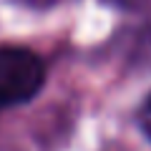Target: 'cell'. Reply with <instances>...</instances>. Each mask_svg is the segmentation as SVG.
I'll list each match as a JSON object with an SVG mask.
<instances>
[{
	"mask_svg": "<svg viewBox=\"0 0 151 151\" xmlns=\"http://www.w3.org/2000/svg\"><path fill=\"white\" fill-rule=\"evenodd\" d=\"M141 129H144V134L151 139V93H149V98H146V103H144V111H141Z\"/></svg>",
	"mask_w": 151,
	"mask_h": 151,
	"instance_id": "cell-2",
	"label": "cell"
},
{
	"mask_svg": "<svg viewBox=\"0 0 151 151\" xmlns=\"http://www.w3.org/2000/svg\"><path fill=\"white\" fill-rule=\"evenodd\" d=\"M119 3H126V5H134V0H119Z\"/></svg>",
	"mask_w": 151,
	"mask_h": 151,
	"instance_id": "cell-3",
	"label": "cell"
},
{
	"mask_svg": "<svg viewBox=\"0 0 151 151\" xmlns=\"http://www.w3.org/2000/svg\"><path fill=\"white\" fill-rule=\"evenodd\" d=\"M45 81V65L33 50L20 45H0V106L25 103Z\"/></svg>",
	"mask_w": 151,
	"mask_h": 151,
	"instance_id": "cell-1",
	"label": "cell"
}]
</instances>
